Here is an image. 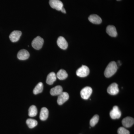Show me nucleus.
<instances>
[{"instance_id": "nucleus-1", "label": "nucleus", "mask_w": 134, "mask_h": 134, "mask_svg": "<svg viewBox=\"0 0 134 134\" xmlns=\"http://www.w3.org/2000/svg\"><path fill=\"white\" fill-rule=\"evenodd\" d=\"M117 69L118 67L116 62L114 61L110 62L105 70V76L107 78L111 77L116 73Z\"/></svg>"}, {"instance_id": "nucleus-2", "label": "nucleus", "mask_w": 134, "mask_h": 134, "mask_svg": "<svg viewBox=\"0 0 134 134\" xmlns=\"http://www.w3.org/2000/svg\"><path fill=\"white\" fill-rule=\"evenodd\" d=\"M90 70L88 67L83 65L77 70L76 74L77 76L84 77L88 76L90 74Z\"/></svg>"}, {"instance_id": "nucleus-3", "label": "nucleus", "mask_w": 134, "mask_h": 134, "mask_svg": "<svg viewBox=\"0 0 134 134\" xmlns=\"http://www.w3.org/2000/svg\"><path fill=\"white\" fill-rule=\"evenodd\" d=\"M43 43H44L43 39L40 36H37L32 41V46L34 49L39 50L42 48Z\"/></svg>"}, {"instance_id": "nucleus-4", "label": "nucleus", "mask_w": 134, "mask_h": 134, "mask_svg": "<svg viewBox=\"0 0 134 134\" xmlns=\"http://www.w3.org/2000/svg\"><path fill=\"white\" fill-rule=\"evenodd\" d=\"M92 92V90L91 87L86 86L82 89L80 93L82 98L88 99L90 97Z\"/></svg>"}, {"instance_id": "nucleus-5", "label": "nucleus", "mask_w": 134, "mask_h": 134, "mask_svg": "<svg viewBox=\"0 0 134 134\" xmlns=\"http://www.w3.org/2000/svg\"><path fill=\"white\" fill-rule=\"evenodd\" d=\"M110 117L113 119H117L120 118L121 116V112L120 111L119 107L117 106H114L112 110L110 111Z\"/></svg>"}, {"instance_id": "nucleus-6", "label": "nucleus", "mask_w": 134, "mask_h": 134, "mask_svg": "<svg viewBox=\"0 0 134 134\" xmlns=\"http://www.w3.org/2000/svg\"><path fill=\"white\" fill-rule=\"evenodd\" d=\"M107 92L110 95L114 96L117 95L119 91L118 85L115 83H113L108 86L107 90Z\"/></svg>"}, {"instance_id": "nucleus-7", "label": "nucleus", "mask_w": 134, "mask_h": 134, "mask_svg": "<svg viewBox=\"0 0 134 134\" xmlns=\"http://www.w3.org/2000/svg\"><path fill=\"white\" fill-rule=\"evenodd\" d=\"M49 4L51 7L58 10H60L63 7V3L60 0H50Z\"/></svg>"}, {"instance_id": "nucleus-8", "label": "nucleus", "mask_w": 134, "mask_h": 134, "mask_svg": "<svg viewBox=\"0 0 134 134\" xmlns=\"http://www.w3.org/2000/svg\"><path fill=\"white\" fill-rule=\"evenodd\" d=\"M69 98V95L66 92H63L58 96L57 103L59 105L63 104Z\"/></svg>"}, {"instance_id": "nucleus-9", "label": "nucleus", "mask_w": 134, "mask_h": 134, "mask_svg": "<svg viewBox=\"0 0 134 134\" xmlns=\"http://www.w3.org/2000/svg\"><path fill=\"white\" fill-rule=\"evenodd\" d=\"M22 35V32L19 31H14L9 35V38L12 42H16L19 40Z\"/></svg>"}, {"instance_id": "nucleus-10", "label": "nucleus", "mask_w": 134, "mask_h": 134, "mask_svg": "<svg viewBox=\"0 0 134 134\" xmlns=\"http://www.w3.org/2000/svg\"><path fill=\"white\" fill-rule=\"evenodd\" d=\"M30 55V53L27 50L22 49L18 53L17 58L19 60H25L29 59Z\"/></svg>"}, {"instance_id": "nucleus-11", "label": "nucleus", "mask_w": 134, "mask_h": 134, "mask_svg": "<svg viewBox=\"0 0 134 134\" xmlns=\"http://www.w3.org/2000/svg\"><path fill=\"white\" fill-rule=\"evenodd\" d=\"M57 44L60 48L63 50H66L68 47V43L63 37H59L57 40Z\"/></svg>"}, {"instance_id": "nucleus-12", "label": "nucleus", "mask_w": 134, "mask_h": 134, "mask_svg": "<svg viewBox=\"0 0 134 134\" xmlns=\"http://www.w3.org/2000/svg\"><path fill=\"white\" fill-rule=\"evenodd\" d=\"M122 123L124 127L127 128L130 127L134 124V119L131 117H127L122 120Z\"/></svg>"}, {"instance_id": "nucleus-13", "label": "nucleus", "mask_w": 134, "mask_h": 134, "mask_svg": "<svg viewBox=\"0 0 134 134\" xmlns=\"http://www.w3.org/2000/svg\"><path fill=\"white\" fill-rule=\"evenodd\" d=\"M88 19L92 23L96 24H100L102 23V19L98 15L92 14L89 17Z\"/></svg>"}, {"instance_id": "nucleus-14", "label": "nucleus", "mask_w": 134, "mask_h": 134, "mask_svg": "<svg viewBox=\"0 0 134 134\" xmlns=\"http://www.w3.org/2000/svg\"><path fill=\"white\" fill-rule=\"evenodd\" d=\"M63 92V88L60 85L55 86L51 89L50 94L52 96H59Z\"/></svg>"}, {"instance_id": "nucleus-15", "label": "nucleus", "mask_w": 134, "mask_h": 134, "mask_svg": "<svg viewBox=\"0 0 134 134\" xmlns=\"http://www.w3.org/2000/svg\"><path fill=\"white\" fill-rule=\"evenodd\" d=\"M106 32L109 36L112 37L117 36V32L116 28L113 25H109L107 27Z\"/></svg>"}, {"instance_id": "nucleus-16", "label": "nucleus", "mask_w": 134, "mask_h": 134, "mask_svg": "<svg viewBox=\"0 0 134 134\" xmlns=\"http://www.w3.org/2000/svg\"><path fill=\"white\" fill-rule=\"evenodd\" d=\"M57 77L55 73L54 72L50 73L47 76L46 83L49 85H52L56 81Z\"/></svg>"}, {"instance_id": "nucleus-17", "label": "nucleus", "mask_w": 134, "mask_h": 134, "mask_svg": "<svg viewBox=\"0 0 134 134\" xmlns=\"http://www.w3.org/2000/svg\"><path fill=\"white\" fill-rule=\"evenodd\" d=\"M48 110L46 107L41 108L40 111V118L41 120L45 121L47 119L48 116Z\"/></svg>"}, {"instance_id": "nucleus-18", "label": "nucleus", "mask_w": 134, "mask_h": 134, "mask_svg": "<svg viewBox=\"0 0 134 134\" xmlns=\"http://www.w3.org/2000/svg\"><path fill=\"white\" fill-rule=\"evenodd\" d=\"M56 77L60 80H65L68 77V74L65 70L60 69L57 73Z\"/></svg>"}, {"instance_id": "nucleus-19", "label": "nucleus", "mask_w": 134, "mask_h": 134, "mask_svg": "<svg viewBox=\"0 0 134 134\" xmlns=\"http://www.w3.org/2000/svg\"><path fill=\"white\" fill-rule=\"evenodd\" d=\"M43 89V83L42 82L39 83L33 90V93L35 95L41 93Z\"/></svg>"}, {"instance_id": "nucleus-20", "label": "nucleus", "mask_w": 134, "mask_h": 134, "mask_svg": "<svg viewBox=\"0 0 134 134\" xmlns=\"http://www.w3.org/2000/svg\"><path fill=\"white\" fill-rule=\"evenodd\" d=\"M37 114V110L36 106L32 105L29 108V115L30 117H34Z\"/></svg>"}, {"instance_id": "nucleus-21", "label": "nucleus", "mask_w": 134, "mask_h": 134, "mask_svg": "<svg viewBox=\"0 0 134 134\" xmlns=\"http://www.w3.org/2000/svg\"><path fill=\"white\" fill-rule=\"evenodd\" d=\"M26 123L30 128L32 129L37 126L38 122L36 120L29 119L26 120Z\"/></svg>"}, {"instance_id": "nucleus-22", "label": "nucleus", "mask_w": 134, "mask_h": 134, "mask_svg": "<svg viewBox=\"0 0 134 134\" xmlns=\"http://www.w3.org/2000/svg\"><path fill=\"white\" fill-rule=\"evenodd\" d=\"M99 120V116L98 115H94L91 119L90 121V125L91 127H94L98 122Z\"/></svg>"}, {"instance_id": "nucleus-23", "label": "nucleus", "mask_w": 134, "mask_h": 134, "mask_svg": "<svg viewBox=\"0 0 134 134\" xmlns=\"http://www.w3.org/2000/svg\"><path fill=\"white\" fill-rule=\"evenodd\" d=\"M118 134H130V132L128 130L123 127H120L117 131Z\"/></svg>"}, {"instance_id": "nucleus-24", "label": "nucleus", "mask_w": 134, "mask_h": 134, "mask_svg": "<svg viewBox=\"0 0 134 134\" xmlns=\"http://www.w3.org/2000/svg\"><path fill=\"white\" fill-rule=\"evenodd\" d=\"M60 11H61V12H63V13H65V14L66 13V10H65V9L63 8V7L60 10Z\"/></svg>"}, {"instance_id": "nucleus-25", "label": "nucleus", "mask_w": 134, "mask_h": 134, "mask_svg": "<svg viewBox=\"0 0 134 134\" xmlns=\"http://www.w3.org/2000/svg\"><path fill=\"white\" fill-rule=\"evenodd\" d=\"M117 1H120V0H117Z\"/></svg>"}]
</instances>
